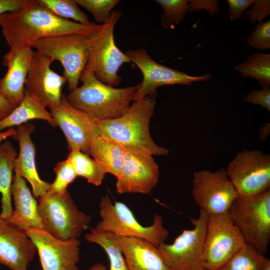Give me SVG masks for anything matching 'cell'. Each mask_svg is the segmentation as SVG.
<instances>
[{"instance_id": "cell-19", "label": "cell", "mask_w": 270, "mask_h": 270, "mask_svg": "<svg viewBox=\"0 0 270 270\" xmlns=\"http://www.w3.org/2000/svg\"><path fill=\"white\" fill-rule=\"evenodd\" d=\"M36 252L26 232L0 218V264L11 270H28Z\"/></svg>"}, {"instance_id": "cell-40", "label": "cell", "mask_w": 270, "mask_h": 270, "mask_svg": "<svg viewBox=\"0 0 270 270\" xmlns=\"http://www.w3.org/2000/svg\"><path fill=\"white\" fill-rule=\"evenodd\" d=\"M16 108L9 101L0 96V120L8 116Z\"/></svg>"}, {"instance_id": "cell-42", "label": "cell", "mask_w": 270, "mask_h": 270, "mask_svg": "<svg viewBox=\"0 0 270 270\" xmlns=\"http://www.w3.org/2000/svg\"><path fill=\"white\" fill-rule=\"evenodd\" d=\"M89 270H107V269L105 265L99 262L94 264Z\"/></svg>"}, {"instance_id": "cell-6", "label": "cell", "mask_w": 270, "mask_h": 270, "mask_svg": "<svg viewBox=\"0 0 270 270\" xmlns=\"http://www.w3.org/2000/svg\"><path fill=\"white\" fill-rule=\"evenodd\" d=\"M38 210L44 230L62 240L79 238L90 221L89 216L78 210L68 192L42 194L38 197Z\"/></svg>"}, {"instance_id": "cell-28", "label": "cell", "mask_w": 270, "mask_h": 270, "mask_svg": "<svg viewBox=\"0 0 270 270\" xmlns=\"http://www.w3.org/2000/svg\"><path fill=\"white\" fill-rule=\"evenodd\" d=\"M234 68L244 77L256 79L262 87L270 86V54L256 52L235 66Z\"/></svg>"}, {"instance_id": "cell-4", "label": "cell", "mask_w": 270, "mask_h": 270, "mask_svg": "<svg viewBox=\"0 0 270 270\" xmlns=\"http://www.w3.org/2000/svg\"><path fill=\"white\" fill-rule=\"evenodd\" d=\"M122 16L120 10L112 11L101 28L88 35L89 56L85 70L92 72L101 82L114 87L122 82L118 72L124 63L131 64L128 56L116 46L114 29Z\"/></svg>"}, {"instance_id": "cell-18", "label": "cell", "mask_w": 270, "mask_h": 270, "mask_svg": "<svg viewBox=\"0 0 270 270\" xmlns=\"http://www.w3.org/2000/svg\"><path fill=\"white\" fill-rule=\"evenodd\" d=\"M34 53L32 46H17L10 48L3 58L2 64L8 70L0 79V96L16 107L24 96L25 82Z\"/></svg>"}, {"instance_id": "cell-24", "label": "cell", "mask_w": 270, "mask_h": 270, "mask_svg": "<svg viewBox=\"0 0 270 270\" xmlns=\"http://www.w3.org/2000/svg\"><path fill=\"white\" fill-rule=\"evenodd\" d=\"M18 156L16 150L8 140L0 144V194L1 212L0 218L8 219L12 215V185L14 171V164Z\"/></svg>"}, {"instance_id": "cell-27", "label": "cell", "mask_w": 270, "mask_h": 270, "mask_svg": "<svg viewBox=\"0 0 270 270\" xmlns=\"http://www.w3.org/2000/svg\"><path fill=\"white\" fill-rule=\"evenodd\" d=\"M77 176L86 179L94 186L100 185L106 172L88 154L78 150H72L67 156Z\"/></svg>"}, {"instance_id": "cell-21", "label": "cell", "mask_w": 270, "mask_h": 270, "mask_svg": "<svg viewBox=\"0 0 270 270\" xmlns=\"http://www.w3.org/2000/svg\"><path fill=\"white\" fill-rule=\"evenodd\" d=\"M14 209L6 220L26 232L30 229H44L38 210V204L32 194L25 180L16 174L12 185Z\"/></svg>"}, {"instance_id": "cell-10", "label": "cell", "mask_w": 270, "mask_h": 270, "mask_svg": "<svg viewBox=\"0 0 270 270\" xmlns=\"http://www.w3.org/2000/svg\"><path fill=\"white\" fill-rule=\"evenodd\" d=\"M246 244L228 212L208 214L202 254L206 270L218 269Z\"/></svg>"}, {"instance_id": "cell-8", "label": "cell", "mask_w": 270, "mask_h": 270, "mask_svg": "<svg viewBox=\"0 0 270 270\" xmlns=\"http://www.w3.org/2000/svg\"><path fill=\"white\" fill-rule=\"evenodd\" d=\"M88 35L74 34L44 38L32 46L53 61L61 64L70 92L78 86L88 61Z\"/></svg>"}, {"instance_id": "cell-35", "label": "cell", "mask_w": 270, "mask_h": 270, "mask_svg": "<svg viewBox=\"0 0 270 270\" xmlns=\"http://www.w3.org/2000/svg\"><path fill=\"white\" fill-rule=\"evenodd\" d=\"M246 14L252 22H262L270 14V0H255L251 7L246 10Z\"/></svg>"}, {"instance_id": "cell-7", "label": "cell", "mask_w": 270, "mask_h": 270, "mask_svg": "<svg viewBox=\"0 0 270 270\" xmlns=\"http://www.w3.org/2000/svg\"><path fill=\"white\" fill-rule=\"evenodd\" d=\"M99 207L100 220L95 228L98 230L111 232L116 236L144 239L156 247L168 236L162 218L157 214L154 215L152 224L144 226L126 204L120 202L112 203L108 194L102 197Z\"/></svg>"}, {"instance_id": "cell-20", "label": "cell", "mask_w": 270, "mask_h": 270, "mask_svg": "<svg viewBox=\"0 0 270 270\" xmlns=\"http://www.w3.org/2000/svg\"><path fill=\"white\" fill-rule=\"evenodd\" d=\"M34 128L35 126L29 122L17 126L16 134L13 137L18 142L20 152L14 166V174L27 180L34 196L38 198L48 192L50 183L40 178L36 168L35 146L30 137Z\"/></svg>"}, {"instance_id": "cell-25", "label": "cell", "mask_w": 270, "mask_h": 270, "mask_svg": "<svg viewBox=\"0 0 270 270\" xmlns=\"http://www.w3.org/2000/svg\"><path fill=\"white\" fill-rule=\"evenodd\" d=\"M40 119L46 121L53 127L57 124L46 108L43 107L29 95L24 94V98L12 112L6 118L0 120V132L6 128L19 126L28 120Z\"/></svg>"}, {"instance_id": "cell-39", "label": "cell", "mask_w": 270, "mask_h": 270, "mask_svg": "<svg viewBox=\"0 0 270 270\" xmlns=\"http://www.w3.org/2000/svg\"><path fill=\"white\" fill-rule=\"evenodd\" d=\"M26 2V0H0V16L4 14L20 8Z\"/></svg>"}, {"instance_id": "cell-43", "label": "cell", "mask_w": 270, "mask_h": 270, "mask_svg": "<svg viewBox=\"0 0 270 270\" xmlns=\"http://www.w3.org/2000/svg\"><path fill=\"white\" fill-rule=\"evenodd\" d=\"M263 270H270V260L268 259L266 262Z\"/></svg>"}, {"instance_id": "cell-30", "label": "cell", "mask_w": 270, "mask_h": 270, "mask_svg": "<svg viewBox=\"0 0 270 270\" xmlns=\"http://www.w3.org/2000/svg\"><path fill=\"white\" fill-rule=\"evenodd\" d=\"M44 6L58 16L88 24H90L88 16L79 8L75 0H38Z\"/></svg>"}, {"instance_id": "cell-12", "label": "cell", "mask_w": 270, "mask_h": 270, "mask_svg": "<svg viewBox=\"0 0 270 270\" xmlns=\"http://www.w3.org/2000/svg\"><path fill=\"white\" fill-rule=\"evenodd\" d=\"M125 54L130 62L138 67L143 76L142 81L133 95L132 101L138 100L146 96L156 98V90L161 86L177 84L192 85L193 82L206 81L211 78L208 73L200 76H192L160 64L142 48L128 50Z\"/></svg>"}, {"instance_id": "cell-34", "label": "cell", "mask_w": 270, "mask_h": 270, "mask_svg": "<svg viewBox=\"0 0 270 270\" xmlns=\"http://www.w3.org/2000/svg\"><path fill=\"white\" fill-rule=\"evenodd\" d=\"M247 43L252 47L261 50L270 48V20L258 23L248 38Z\"/></svg>"}, {"instance_id": "cell-29", "label": "cell", "mask_w": 270, "mask_h": 270, "mask_svg": "<svg viewBox=\"0 0 270 270\" xmlns=\"http://www.w3.org/2000/svg\"><path fill=\"white\" fill-rule=\"evenodd\" d=\"M268 259L255 248L246 244L216 270H263Z\"/></svg>"}, {"instance_id": "cell-33", "label": "cell", "mask_w": 270, "mask_h": 270, "mask_svg": "<svg viewBox=\"0 0 270 270\" xmlns=\"http://www.w3.org/2000/svg\"><path fill=\"white\" fill-rule=\"evenodd\" d=\"M92 16L94 20L102 24L108 20L112 10L120 2L118 0H75Z\"/></svg>"}, {"instance_id": "cell-23", "label": "cell", "mask_w": 270, "mask_h": 270, "mask_svg": "<svg viewBox=\"0 0 270 270\" xmlns=\"http://www.w3.org/2000/svg\"><path fill=\"white\" fill-rule=\"evenodd\" d=\"M88 154L106 173L116 178L124 162L125 148L113 140L98 136L92 140Z\"/></svg>"}, {"instance_id": "cell-22", "label": "cell", "mask_w": 270, "mask_h": 270, "mask_svg": "<svg viewBox=\"0 0 270 270\" xmlns=\"http://www.w3.org/2000/svg\"><path fill=\"white\" fill-rule=\"evenodd\" d=\"M116 237L128 270H170L158 247L150 242L137 238Z\"/></svg>"}, {"instance_id": "cell-31", "label": "cell", "mask_w": 270, "mask_h": 270, "mask_svg": "<svg viewBox=\"0 0 270 270\" xmlns=\"http://www.w3.org/2000/svg\"><path fill=\"white\" fill-rule=\"evenodd\" d=\"M162 9L161 24L166 28H172L179 24L190 10L189 0H156Z\"/></svg>"}, {"instance_id": "cell-14", "label": "cell", "mask_w": 270, "mask_h": 270, "mask_svg": "<svg viewBox=\"0 0 270 270\" xmlns=\"http://www.w3.org/2000/svg\"><path fill=\"white\" fill-rule=\"evenodd\" d=\"M53 60L36 50L24 86V94L43 107L58 106L61 102L62 88L66 82L63 76L51 68Z\"/></svg>"}, {"instance_id": "cell-38", "label": "cell", "mask_w": 270, "mask_h": 270, "mask_svg": "<svg viewBox=\"0 0 270 270\" xmlns=\"http://www.w3.org/2000/svg\"><path fill=\"white\" fill-rule=\"evenodd\" d=\"M219 2L217 0H189L190 10H206L212 16L218 14L220 11Z\"/></svg>"}, {"instance_id": "cell-15", "label": "cell", "mask_w": 270, "mask_h": 270, "mask_svg": "<svg viewBox=\"0 0 270 270\" xmlns=\"http://www.w3.org/2000/svg\"><path fill=\"white\" fill-rule=\"evenodd\" d=\"M50 110L65 136L70 150H78L88 154L92 140L100 136L96 118L72 107L65 94H62L60 104Z\"/></svg>"}, {"instance_id": "cell-2", "label": "cell", "mask_w": 270, "mask_h": 270, "mask_svg": "<svg viewBox=\"0 0 270 270\" xmlns=\"http://www.w3.org/2000/svg\"><path fill=\"white\" fill-rule=\"evenodd\" d=\"M155 98L146 96L134 102L120 116L110 120L96 118L100 136L126 148L140 150L152 156H166L168 149L157 145L149 129Z\"/></svg>"}, {"instance_id": "cell-5", "label": "cell", "mask_w": 270, "mask_h": 270, "mask_svg": "<svg viewBox=\"0 0 270 270\" xmlns=\"http://www.w3.org/2000/svg\"><path fill=\"white\" fill-rule=\"evenodd\" d=\"M228 212L246 244L264 254L270 240V189L254 196H238Z\"/></svg>"}, {"instance_id": "cell-16", "label": "cell", "mask_w": 270, "mask_h": 270, "mask_svg": "<svg viewBox=\"0 0 270 270\" xmlns=\"http://www.w3.org/2000/svg\"><path fill=\"white\" fill-rule=\"evenodd\" d=\"M124 148V160L116 177V191L119 194H150L159 178L157 164L148 152Z\"/></svg>"}, {"instance_id": "cell-37", "label": "cell", "mask_w": 270, "mask_h": 270, "mask_svg": "<svg viewBox=\"0 0 270 270\" xmlns=\"http://www.w3.org/2000/svg\"><path fill=\"white\" fill-rule=\"evenodd\" d=\"M229 6V16L230 20L241 18L244 12L250 6L255 0H227Z\"/></svg>"}, {"instance_id": "cell-26", "label": "cell", "mask_w": 270, "mask_h": 270, "mask_svg": "<svg viewBox=\"0 0 270 270\" xmlns=\"http://www.w3.org/2000/svg\"><path fill=\"white\" fill-rule=\"evenodd\" d=\"M86 241L100 246L106 254L110 262V270H128L117 237L114 234L92 228L85 234Z\"/></svg>"}, {"instance_id": "cell-13", "label": "cell", "mask_w": 270, "mask_h": 270, "mask_svg": "<svg viewBox=\"0 0 270 270\" xmlns=\"http://www.w3.org/2000/svg\"><path fill=\"white\" fill-rule=\"evenodd\" d=\"M192 194L200 209L212 214L227 212L239 196L224 168L195 172Z\"/></svg>"}, {"instance_id": "cell-41", "label": "cell", "mask_w": 270, "mask_h": 270, "mask_svg": "<svg viewBox=\"0 0 270 270\" xmlns=\"http://www.w3.org/2000/svg\"><path fill=\"white\" fill-rule=\"evenodd\" d=\"M16 134V130L13 128H9L7 130L0 132V144L7 138L14 136Z\"/></svg>"}, {"instance_id": "cell-11", "label": "cell", "mask_w": 270, "mask_h": 270, "mask_svg": "<svg viewBox=\"0 0 270 270\" xmlns=\"http://www.w3.org/2000/svg\"><path fill=\"white\" fill-rule=\"evenodd\" d=\"M226 170L239 196H254L270 190V156L260 150L238 152Z\"/></svg>"}, {"instance_id": "cell-17", "label": "cell", "mask_w": 270, "mask_h": 270, "mask_svg": "<svg viewBox=\"0 0 270 270\" xmlns=\"http://www.w3.org/2000/svg\"><path fill=\"white\" fill-rule=\"evenodd\" d=\"M26 232L38 252L42 270H80L78 238L60 240L44 229H30Z\"/></svg>"}, {"instance_id": "cell-9", "label": "cell", "mask_w": 270, "mask_h": 270, "mask_svg": "<svg viewBox=\"0 0 270 270\" xmlns=\"http://www.w3.org/2000/svg\"><path fill=\"white\" fill-rule=\"evenodd\" d=\"M208 214L200 209L197 218H190L191 230H183L170 244H160L158 248L170 270H206L202 254Z\"/></svg>"}, {"instance_id": "cell-3", "label": "cell", "mask_w": 270, "mask_h": 270, "mask_svg": "<svg viewBox=\"0 0 270 270\" xmlns=\"http://www.w3.org/2000/svg\"><path fill=\"white\" fill-rule=\"evenodd\" d=\"M80 80L82 85L66 96L68 102L72 107L100 120L114 119L123 114L140 85L115 88L101 82L92 72L85 70Z\"/></svg>"}, {"instance_id": "cell-32", "label": "cell", "mask_w": 270, "mask_h": 270, "mask_svg": "<svg viewBox=\"0 0 270 270\" xmlns=\"http://www.w3.org/2000/svg\"><path fill=\"white\" fill-rule=\"evenodd\" d=\"M56 174L54 180L50 184L48 192L58 194H65L68 186L78 176L70 160L66 158L58 162L54 168Z\"/></svg>"}, {"instance_id": "cell-36", "label": "cell", "mask_w": 270, "mask_h": 270, "mask_svg": "<svg viewBox=\"0 0 270 270\" xmlns=\"http://www.w3.org/2000/svg\"><path fill=\"white\" fill-rule=\"evenodd\" d=\"M244 100L247 102L260 105L270 112V87H262L260 90H254L248 94Z\"/></svg>"}, {"instance_id": "cell-1", "label": "cell", "mask_w": 270, "mask_h": 270, "mask_svg": "<svg viewBox=\"0 0 270 270\" xmlns=\"http://www.w3.org/2000/svg\"><path fill=\"white\" fill-rule=\"evenodd\" d=\"M102 24H84L60 18L42 6L38 0H26L20 8L2 14L0 26L10 46H32L49 37L80 34H89Z\"/></svg>"}]
</instances>
